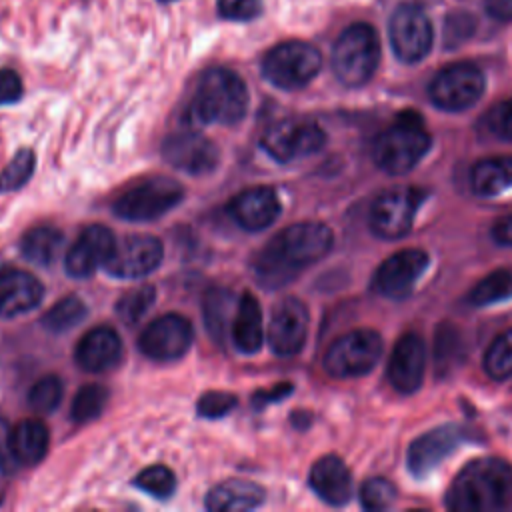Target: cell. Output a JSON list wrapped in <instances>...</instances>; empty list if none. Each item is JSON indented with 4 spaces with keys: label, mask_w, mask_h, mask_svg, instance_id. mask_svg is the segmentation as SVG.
I'll return each instance as SVG.
<instances>
[{
    "label": "cell",
    "mask_w": 512,
    "mask_h": 512,
    "mask_svg": "<svg viewBox=\"0 0 512 512\" xmlns=\"http://www.w3.org/2000/svg\"><path fill=\"white\" fill-rule=\"evenodd\" d=\"M194 340V328L182 314L170 312L152 320L138 338L144 356L156 362H172L182 358Z\"/></svg>",
    "instance_id": "obj_13"
},
{
    "label": "cell",
    "mask_w": 512,
    "mask_h": 512,
    "mask_svg": "<svg viewBox=\"0 0 512 512\" xmlns=\"http://www.w3.org/2000/svg\"><path fill=\"white\" fill-rule=\"evenodd\" d=\"M164 160L190 176H206L216 170L220 152L218 146L198 130H178L164 138Z\"/></svg>",
    "instance_id": "obj_14"
},
{
    "label": "cell",
    "mask_w": 512,
    "mask_h": 512,
    "mask_svg": "<svg viewBox=\"0 0 512 512\" xmlns=\"http://www.w3.org/2000/svg\"><path fill=\"white\" fill-rule=\"evenodd\" d=\"M230 338L234 348L242 354H256L264 344L262 310L258 298L248 290H244L238 298Z\"/></svg>",
    "instance_id": "obj_25"
},
{
    "label": "cell",
    "mask_w": 512,
    "mask_h": 512,
    "mask_svg": "<svg viewBox=\"0 0 512 512\" xmlns=\"http://www.w3.org/2000/svg\"><path fill=\"white\" fill-rule=\"evenodd\" d=\"M486 126L492 134L512 140V98L496 104L488 116H486Z\"/></svg>",
    "instance_id": "obj_42"
},
{
    "label": "cell",
    "mask_w": 512,
    "mask_h": 512,
    "mask_svg": "<svg viewBox=\"0 0 512 512\" xmlns=\"http://www.w3.org/2000/svg\"><path fill=\"white\" fill-rule=\"evenodd\" d=\"M308 308L294 296L282 298L270 316L266 338L274 354L294 356L302 350L308 334Z\"/></svg>",
    "instance_id": "obj_16"
},
{
    "label": "cell",
    "mask_w": 512,
    "mask_h": 512,
    "mask_svg": "<svg viewBox=\"0 0 512 512\" xmlns=\"http://www.w3.org/2000/svg\"><path fill=\"white\" fill-rule=\"evenodd\" d=\"M156 300V288L154 286H140L136 290L126 292L118 304H116V314L126 322L134 324L138 322L154 304Z\"/></svg>",
    "instance_id": "obj_38"
},
{
    "label": "cell",
    "mask_w": 512,
    "mask_h": 512,
    "mask_svg": "<svg viewBox=\"0 0 512 512\" xmlns=\"http://www.w3.org/2000/svg\"><path fill=\"white\" fill-rule=\"evenodd\" d=\"M44 298L42 282L20 268L0 270V318H14L34 310Z\"/></svg>",
    "instance_id": "obj_23"
},
{
    "label": "cell",
    "mask_w": 512,
    "mask_h": 512,
    "mask_svg": "<svg viewBox=\"0 0 512 512\" xmlns=\"http://www.w3.org/2000/svg\"><path fill=\"white\" fill-rule=\"evenodd\" d=\"M36 166V154L30 148H22L0 172V192L20 190L32 176Z\"/></svg>",
    "instance_id": "obj_34"
},
{
    "label": "cell",
    "mask_w": 512,
    "mask_h": 512,
    "mask_svg": "<svg viewBox=\"0 0 512 512\" xmlns=\"http://www.w3.org/2000/svg\"><path fill=\"white\" fill-rule=\"evenodd\" d=\"M484 368L494 380L512 376V330L502 332L486 350Z\"/></svg>",
    "instance_id": "obj_36"
},
{
    "label": "cell",
    "mask_w": 512,
    "mask_h": 512,
    "mask_svg": "<svg viewBox=\"0 0 512 512\" xmlns=\"http://www.w3.org/2000/svg\"><path fill=\"white\" fill-rule=\"evenodd\" d=\"M106 402H108V390L102 384H86L76 392L72 400L70 416L76 424L92 422L102 414V410L106 408Z\"/></svg>",
    "instance_id": "obj_32"
},
{
    "label": "cell",
    "mask_w": 512,
    "mask_h": 512,
    "mask_svg": "<svg viewBox=\"0 0 512 512\" xmlns=\"http://www.w3.org/2000/svg\"><path fill=\"white\" fill-rule=\"evenodd\" d=\"M460 426H440L416 438L408 450V466L414 476H428L464 440Z\"/></svg>",
    "instance_id": "obj_22"
},
{
    "label": "cell",
    "mask_w": 512,
    "mask_h": 512,
    "mask_svg": "<svg viewBox=\"0 0 512 512\" xmlns=\"http://www.w3.org/2000/svg\"><path fill=\"white\" fill-rule=\"evenodd\" d=\"M134 484L154 496V498H170L176 490V476L174 472L168 468V466H162V464H154V466H148L144 468L136 478H134Z\"/></svg>",
    "instance_id": "obj_37"
},
{
    "label": "cell",
    "mask_w": 512,
    "mask_h": 512,
    "mask_svg": "<svg viewBox=\"0 0 512 512\" xmlns=\"http://www.w3.org/2000/svg\"><path fill=\"white\" fill-rule=\"evenodd\" d=\"M88 314V308L82 298L76 294L60 298L44 316H42V326L52 332V334H62L68 332L70 328L78 326Z\"/></svg>",
    "instance_id": "obj_31"
},
{
    "label": "cell",
    "mask_w": 512,
    "mask_h": 512,
    "mask_svg": "<svg viewBox=\"0 0 512 512\" xmlns=\"http://www.w3.org/2000/svg\"><path fill=\"white\" fill-rule=\"evenodd\" d=\"M280 200L270 186H252L228 202L230 218L248 232H260L280 216Z\"/></svg>",
    "instance_id": "obj_19"
},
{
    "label": "cell",
    "mask_w": 512,
    "mask_h": 512,
    "mask_svg": "<svg viewBox=\"0 0 512 512\" xmlns=\"http://www.w3.org/2000/svg\"><path fill=\"white\" fill-rule=\"evenodd\" d=\"M48 428L38 418H28L12 426V450L18 466L38 464L48 450Z\"/></svg>",
    "instance_id": "obj_27"
},
{
    "label": "cell",
    "mask_w": 512,
    "mask_h": 512,
    "mask_svg": "<svg viewBox=\"0 0 512 512\" xmlns=\"http://www.w3.org/2000/svg\"><path fill=\"white\" fill-rule=\"evenodd\" d=\"M160 4H170V2H176V0H158Z\"/></svg>",
    "instance_id": "obj_48"
},
{
    "label": "cell",
    "mask_w": 512,
    "mask_h": 512,
    "mask_svg": "<svg viewBox=\"0 0 512 512\" xmlns=\"http://www.w3.org/2000/svg\"><path fill=\"white\" fill-rule=\"evenodd\" d=\"M424 366H426L424 340L418 334L408 332L394 346V352L388 362V380L398 392L412 394L420 388Z\"/></svg>",
    "instance_id": "obj_21"
},
{
    "label": "cell",
    "mask_w": 512,
    "mask_h": 512,
    "mask_svg": "<svg viewBox=\"0 0 512 512\" xmlns=\"http://www.w3.org/2000/svg\"><path fill=\"white\" fill-rule=\"evenodd\" d=\"M380 62V38L366 22L350 24L340 32L332 48V70L350 88L366 84Z\"/></svg>",
    "instance_id": "obj_5"
},
{
    "label": "cell",
    "mask_w": 512,
    "mask_h": 512,
    "mask_svg": "<svg viewBox=\"0 0 512 512\" xmlns=\"http://www.w3.org/2000/svg\"><path fill=\"white\" fill-rule=\"evenodd\" d=\"M380 354V334L368 328H358L332 342L324 356V370L334 378L362 376L374 368Z\"/></svg>",
    "instance_id": "obj_8"
},
{
    "label": "cell",
    "mask_w": 512,
    "mask_h": 512,
    "mask_svg": "<svg viewBox=\"0 0 512 512\" xmlns=\"http://www.w3.org/2000/svg\"><path fill=\"white\" fill-rule=\"evenodd\" d=\"M238 404V398L232 392L224 390H210L204 392L196 402V412L202 418H222L226 416L234 406Z\"/></svg>",
    "instance_id": "obj_41"
},
{
    "label": "cell",
    "mask_w": 512,
    "mask_h": 512,
    "mask_svg": "<svg viewBox=\"0 0 512 512\" xmlns=\"http://www.w3.org/2000/svg\"><path fill=\"white\" fill-rule=\"evenodd\" d=\"M492 236L502 246H512V214L494 222Z\"/></svg>",
    "instance_id": "obj_46"
},
{
    "label": "cell",
    "mask_w": 512,
    "mask_h": 512,
    "mask_svg": "<svg viewBox=\"0 0 512 512\" xmlns=\"http://www.w3.org/2000/svg\"><path fill=\"white\" fill-rule=\"evenodd\" d=\"M182 198L184 188L178 180L168 176H152L122 192L114 200L112 212L122 220L148 222L170 212L182 202Z\"/></svg>",
    "instance_id": "obj_7"
},
{
    "label": "cell",
    "mask_w": 512,
    "mask_h": 512,
    "mask_svg": "<svg viewBox=\"0 0 512 512\" xmlns=\"http://www.w3.org/2000/svg\"><path fill=\"white\" fill-rule=\"evenodd\" d=\"M62 240H64V236L58 228L40 224V226H34L24 232L20 250L28 262H32L36 266H50L60 252Z\"/></svg>",
    "instance_id": "obj_30"
},
{
    "label": "cell",
    "mask_w": 512,
    "mask_h": 512,
    "mask_svg": "<svg viewBox=\"0 0 512 512\" xmlns=\"http://www.w3.org/2000/svg\"><path fill=\"white\" fill-rule=\"evenodd\" d=\"M116 248V238L110 228L92 224L80 232L76 242L68 248L64 266L74 278H88L98 268H104Z\"/></svg>",
    "instance_id": "obj_18"
},
{
    "label": "cell",
    "mask_w": 512,
    "mask_h": 512,
    "mask_svg": "<svg viewBox=\"0 0 512 512\" xmlns=\"http://www.w3.org/2000/svg\"><path fill=\"white\" fill-rule=\"evenodd\" d=\"M320 68V50L304 40L278 42L260 62L262 78L280 90H300L308 86L318 76Z\"/></svg>",
    "instance_id": "obj_6"
},
{
    "label": "cell",
    "mask_w": 512,
    "mask_h": 512,
    "mask_svg": "<svg viewBox=\"0 0 512 512\" xmlns=\"http://www.w3.org/2000/svg\"><path fill=\"white\" fill-rule=\"evenodd\" d=\"M472 188L480 196H496L512 188V156L484 158L472 168Z\"/></svg>",
    "instance_id": "obj_29"
},
{
    "label": "cell",
    "mask_w": 512,
    "mask_h": 512,
    "mask_svg": "<svg viewBox=\"0 0 512 512\" xmlns=\"http://www.w3.org/2000/svg\"><path fill=\"white\" fill-rule=\"evenodd\" d=\"M250 104L242 76L226 66H212L198 78L188 104V118L196 124H238Z\"/></svg>",
    "instance_id": "obj_3"
},
{
    "label": "cell",
    "mask_w": 512,
    "mask_h": 512,
    "mask_svg": "<svg viewBox=\"0 0 512 512\" xmlns=\"http://www.w3.org/2000/svg\"><path fill=\"white\" fill-rule=\"evenodd\" d=\"M18 466L12 450V426L8 420L0 418V468L2 472H14Z\"/></svg>",
    "instance_id": "obj_44"
},
{
    "label": "cell",
    "mask_w": 512,
    "mask_h": 512,
    "mask_svg": "<svg viewBox=\"0 0 512 512\" xmlns=\"http://www.w3.org/2000/svg\"><path fill=\"white\" fill-rule=\"evenodd\" d=\"M428 148L430 134L426 132L420 116L404 112L378 134L372 146V156L384 172L404 174L418 164Z\"/></svg>",
    "instance_id": "obj_4"
},
{
    "label": "cell",
    "mask_w": 512,
    "mask_h": 512,
    "mask_svg": "<svg viewBox=\"0 0 512 512\" xmlns=\"http://www.w3.org/2000/svg\"><path fill=\"white\" fill-rule=\"evenodd\" d=\"M512 296V272L496 270L482 278L468 294V302L474 306H488Z\"/></svg>",
    "instance_id": "obj_33"
},
{
    "label": "cell",
    "mask_w": 512,
    "mask_h": 512,
    "mask_svg": "<svg viewBox=\"0 0 512 512\" xmlns=\"http://www.w3.org/2000/svg\"><path fill=\"white\" fill-rule=\"evenodd\" d=\"M22 78L12 68H0V106L14 104L22 98Z\"/></svg>",
    "instance_id": "obj_43"
},
{
    "label": "cell",
    "mask_w": 512,
    "mask_h": 512,
    "mask_svg": "<svg viewBox=\"0 0 512 512\" xmlns=\"http://www.w3.org/2000/svg\"><path fill=\"white\" fill-rule=\"evenodd\" d=\"M310 488L328 504L342 506L352 496V476L342 458L328 454L310 468Z\"/></svg>",
    "instance_id": "obj_24"
},
{
    "label": "cell",
    "mask_w": 512,
    "mask_h": 512,
    "mask_svg": "<svg viewBox=\"0 0 512 512\" xmlns=\"http://www.w3.org/2000/svg\"><path fill=\"white\" fill-rule=\"evenodd\" d=\"M488 12L502 22H510L512 20V0H486Z\"/></svg>",
    "instance_id": "obj_47"
},
{
    "label": "cell",
    "mask_w": 512,
    "mask_h": 512,
    "mask_svg": "<svg viewBox=\"0 0 512 512\" xmlns=\"http://www.w3.org/2000/svg\"><path fill=\"white\" fill-rule=\"evenodd\" d=\"M428 266V254L424 250L406 248L386 258L374 274L372 288L386 298H404L412 292L416 280Z\"/></svg>",
    "instance_id": "obj_17"
},
{
    "label": "cell",
    "mask_w": 512,
    "mask_h": 512,
    "mask_svg": "<svg viewBox=\"0 0 512 512\" xmlns=\"http://www.w3.org/2000/svg\"><path fill=\"white\" fill-rule=\"evenodd\" d=\"M164 258V246L162 242L152 234H128L120 242H116V248L108 262L104 264V270L110 276L132 280L142 278L150 272H154Z\"/></svg>",
    "instance_id": "obj_15"
},
{
    "label": "cell",
    "mask_w": 512,
    "mask_h": 512,
    "mask_svg": "<svg viewBox=\"0 0 512 512\" xmlns=\"http://www.w3.org/2000/svg\"><path fill=\"white\" fill-rule=\"evenodd\" d=\"M360 500L368 510H384L396 500V488L386 478H370L360 488Z\"/></svg>",
    "instance_id": "obj_39"
},
{
    "label": "cell",
    "mask_w": 512,
    "mask_h": 512,
    "mask_svg": "<svg viewBox=\"0 0 512 512\" xmlns=\"http://www.w3.org/2000/svg\"><path fill=\"white\" fill-rule=\"evenodd\" d=\"M216 12L222 20L228 22H252L262 16V0H216Z\"/></svg>",
    "instance_id": "obj_40"
},
{
    "label": "cell",
    "mask_w": 512,
    "mask_h": 512,
    "mask_svg": "<svg viewBox=\"0 0 512 512\" xmlns=\"http://www.w3.org/2000/svg\"><path fill=\"white\" fill-rule=\"evenodd\" d=\"M264 502V490L250 480H224L210 488L204 506L210 512H244Z\"/></svg>",
    "instance_id": "obj_26"
},
{
    "label": "cell",
    "mask_w": 512,
    "mask_h": 512,
    "mask_svg": "<svg viewBox=\"0 0 512 512\" xmlns=\"http://www.w3.org/2000/svg\"><path fill=\"white\" fill-rule=\"evenodd\" d=\"M454 512H498L512 508V466L500 458H480L458 472L446 492Z\"/></svg>",
    "instance_id": "obj_2"
},
{
    "label": "cell",
    "mask_w": 512,
    "mask_h": 512,
    "mask_svg": "<svg viewBox=\"0 0 512 512\" xmlns=\"http://www.w3.org/2000/svg\"><path fill=\"white\" fill-rule=\"evenodd\" d=\"M62 380L56 374H46L28 392V406L36 414H50L62 400Z\"/></svg>",
    "instance_id": "obj_35"
},
{
    "label": "cell",
    "mask_w": 512,
    "mask_h": 512,
    "mask_svg": "<svg viewBox=\"0 0 512 512\" xmlns=\"http://www.w3.org/2000/svg\"><path fill=\"white\" fill-rule=\"evenodd\" d=\"M388 36L396 58L406 64H414L430 52L434 30L428 14L422 8L404 4L392 14Z\"/></svg>",
    "instance_id": "obj_12"
},
{
    "label": "cell",
    "mask_w": 512,
    "mask_h": 512,
    "mask_svg": "<svg viewBox=\"0 0 512 512\" xmlns=\"http://www.w3.org/2000/svg\"><path fill=\"white\" fill-rule=\"evenodd\" d=\"M424 192L414 186H402L380 194L370 208V228L376 236L396 240L412 228L416 210Z\"/></svg>",
    "instance_id": "obj_11"
},
{
    "label": "cell",
    "mask_w": 512,
    "mask_h": 512,
    "mask_svg": "<svg viewBox=\"0 0 512 512\" xmlns=\"http://www.w3.org/2000/svg\"><path fill=\"white\" fill-rule=\"evenodd\" d=\"M324 142V130L316 122L304 118L280 120L262 136L264 152L282 164L316 154Z\"/></svg>",
    "instance_id": "obj_9"
},
{
    "label": "cell",
    "mask_w": 512,
    "mask_h": 512,
    "mask_svg": "<svg viewBox=\"0 0 512 512\" xmlns=\"http://www.w3.org/2000/svg\"><path fill=\"white\" fill-rule=\"evenodd\" d=\"M430 100L448 112H460L478 102L484 92V74L470 62L442 68L430 82Z\"/></svg>",
    "instance_id": "obj_10"
},
{
    "label": "cell",
    "mask_w": 512,
    "mask_h": 512,
    "mask_svg": "<svg viewBox=\"0 0 512 512\" xmlns=\"http://www.w3.org/2000/svg\"><path fill=\"white\" fill-rule=\"evenodd\" d=\"M124 356V346L118 332L110 326L90 328L76 344L74 360L86 372H110Z\"/></svg>",
    "instance_id": "obj_20"
},
{
    "label": "cell",
    "mask_w": 512,
    "mask_h": 512,
    "mask_svg": "<svg viewBox=\"0 0 512 512\" xmlns=\"http://www.w3.org/2000/svg\"><path fill=\"white\" fill-rule=\"evenodd\" d=\"M292 392V386L288 384V382H284V384H280V386H274L272 390H258V392H254V396H252V404L256 406V408H262V406H266V404H270V402H278V400H282L286 394H290Z\"/></svg>",
    "instance_id": "obj_45"
},
{
    "label": "cell",
    "mask_w": 512,
    "mask_h": 512,
    "mask_svg": "<svg viewBox=\"0 0 512 512\" xmlns=\"http://www.w3.org/2000/svg\"><path fill=\"white\" fill-rule=\"evenodd\" d=\"M332 230L322 222H298L280 230L256 256L254 274L266 288H280L332 248Z\"/></svg>",
    "instance_id": "obj_1"
},
{
    "label": "cell",
    "mask_w": 512,
    "mask_h": 512,
    "mask_svg": "<svg viewBox=\"0 0 512 512\" xmlns=\"http://www.w3.org/2000/svg\"><path fill=\"white\" fill-rule=\"evenodd\" d=\"M236 304L238 300L234 298V292H230L228 288L214 286L204 294V300H202L204 324L216 342H222L226 336H230Z\"/></svg>",
    "instance_id": "obj_28"
}]
</instances>
